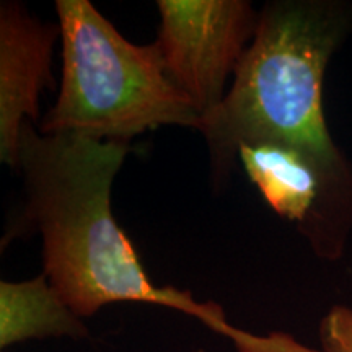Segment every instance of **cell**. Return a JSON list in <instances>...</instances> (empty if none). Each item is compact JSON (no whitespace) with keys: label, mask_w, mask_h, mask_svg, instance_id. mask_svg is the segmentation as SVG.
<instances>
[{"label":"cell","mask_w":352,"mask_h":352,"mask_svg":"<svg viewBox=\"0 0 352 352\" xmlns=\"http://www.w3.org/2000/svg\"><path fill=\"white\" fill-rule=\"evenodd\" d=\"M50 336L87 338L88 328L41 274L21 283H0V347Z\"/></svg>","instance_id":"obj_7"},{"label":"cell","mask_w":352,"mask_h":352,"mask_svg":"<svg viewBox=\"0 0 352 352\" xmlns=\"http://www.w3.org/2000/svg\"><path fill=\"white\" fill-rule=\"evenodd\" d=\"M56 12L63 82L41 134L129 144L160 126L199 129L201 116L170 78L157 43L127 41L88 0H57Z\"/></svg>","instance_id":"obj_3"},{"label":"cell","mask_w":352,"mask_h":352,"mask_svg":"<svg viewBox=\"0 0 352 352\" xmlns=\"http://www.w3.org/2000/svg\"><path fill=\"white\" fill-rule=\"evenodd\" d=\"M59 25L43 23L19 2L0 7V158L16 168L21 127L39 114V91L54 88L52 47Z\"/></svg>","instance_id":"obj_6"},{"label":"cell","mask_w":352,"mask_h":352,"mask_svg":"<svg viewBox=\"0 0 352 352\" xmlns=\"http://www.w3.org/2000/svg\"><path fill=\"white\" fill-rule=\"evenodd\" d=\"M236 157L274 212L296 223L316 252L329 256L341 252L340 223L349 222L352 206L311 158L272 142L241 144Z\"/></svg>","instance_id":"obj_5"},{"label":"cell","mask_w":352,"mask_h":352,"mask_svg":"<svg viewBox=\"0 0 352 352\" xmlns=\"http://www.w3.org/2000/svg\"><path fill=\"white\" fill-rule=\"evenodd\" d=\"M127 152L124 142L38 134L30 120L21 127L16 168L26 204L13 233L41 235L43 274L65 305L87 318L108 303H151L195 316L239 352H321L285 333L245 331L233 327L219 303L152 283L111 210V186Z\"/></svg>","instance_id":"obj_1"},{"label":"cell","mask_w":352,"mask_h":352,"mask_svg":"<svg viewBox=\"0 0 352 352\" xmlns=\"http://www.w3.org/2000/svg\"><path fill=\"white\" fill-rule=\"evenodd\" d=\"M349 21L344 7L329 2L264 6L226 100L201 120L219 176L232 168L241 144H279L311 158L352 206L351 170L323 109L324 70Z\"/></svg>","instance_id":"obj_2"},{"label":"cell","mask_w":352,"mask_h":352,"mask_svg":"<svg viewBox=\"0 0 352 352\" xmlns=\"http://www.w3.org/2000/svg\"><path fill=\"white\" fill-rule=\"evenodd\" d=\"M160 46L166 72L202 118L226 100L259 13L246 0H160Z\"/></svg>","instance_id":"obj_4"}]
</instances>
